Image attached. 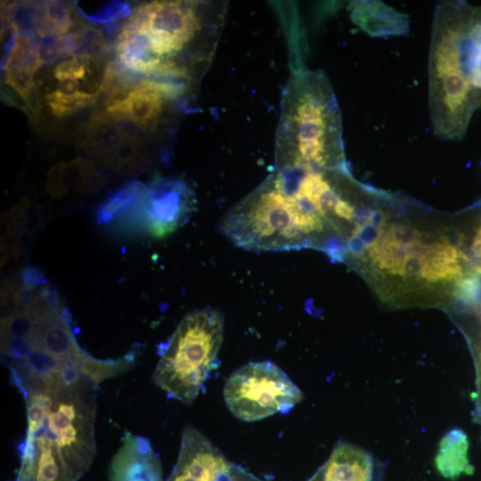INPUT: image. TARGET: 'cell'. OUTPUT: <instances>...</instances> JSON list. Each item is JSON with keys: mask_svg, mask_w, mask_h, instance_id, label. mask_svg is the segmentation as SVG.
Listing matches in <instances>:
<instances>
[{"mask_svg": "<svg viewBox=\"0 0 481 481\" xmlns=\"http://www.w3.org/2000/svg\"><path fill=\"white\" fill-rule=\"evenodd\" d=\"M470 11L462 2L440 1L433 12L428 102L432 132L443 140L461 139L476 109L463 54Z\"/></svg>", "mask_w": 481, "mask_h": 481, "instance_id": "cell-4", "label": "cell"}, {"mask_svg": "<svg viewBox=\"0 0 481 481\" xmlns=\"http://www.w3.org/2000/svg\"><path fill=\"white\" fill-rule=\"evenodd\" d=\"M96 95L81 90L66 94L56 89L47 94L45 99L53 114L63 118L88 105Z\"/></svg>", "mask_w": 481, "mask_h": 481, "instance_id": "cell-24", "label": "cell"}, {"mask_svg": "<svg viewBox=\"0 0 481 481\" xmlns=\"http://www.w3.org/2000/svg\"><path fill=\"white\" fill-rule=\"evenodd\" d=\"M59 37L48 36L37 42V60L39 68L48 65L61 58Z\"/></svg>", "mask_w": 481, "mask_h": 481, "instance_id": "cell-30", "label": "cell"}, {"mask_svg": "<svg viewBox=\"0 0 481 481\" xmlns=\"http://www.w3.org/2000/svg\"><path fill=\"white\" fill-rule=\"evenodd\" d=\"M463 54L477 109L481 107V7L470 11L463 38Z\"/></svg>", "mask_w": 481, "mask_h": 481, "instance_id": "cell-19", "label": "cell"}, {"mask_svg": "<svg viewBox=\"0 0 481 481\" xmlns=\"http://www.w3.org/2000/svg\"><path fill=\"white\" fill-rule=\"evenodd\" d=\"M383 228H378L370 223L355 226L352 234H355L362 239L367 249L375 245L384 234Z\"/></svg>", "mask_w": 481, "mask_h": 481, "instance_id": "cell-33", "label": "cell"}, {"mask_svg": "<svg viewBox=\"0 0 481 481\" xmlns=\"http://www.w3.org/2000/svg\"><path fill=\"white\" fill-rule=\"evenodd\" d=\"M91 61L78 56L61 61L54 68L53 75L61 82L83 78Z\"/></svg>", "mask_w": 481, "mask_h": 481, "instance_id": "cell-29", "label": "cell"}, {"mask_svg": "<svg viewBox=\"0 0 481 481\" xmlns=\"http://www.w3.org/2000/svg\"><path fill=\"white\" fill-rule=\"evenodd\" d=\"M224 316L213 308L186 314L162 350L152 380L170 397L191 405L217 364Z\"/></svg>", "mask_w": 481, "mask_h": 481, "instance_id": "cell-5", "label": "cell"}, {"mask_svg": "<svg viewBox=\"0 0 481 481\" xmlns=\"http://www.w3.org/2000/svg\"><path fill=\"white\" fill-rule=\"evenodd\" d=\"M146 184L131 181L120 187L96 211L100 224L143 229Z\"/></svg>", "mask_w": 481, "mask_h": 481, "instance_id": "cell-13", "label": "cell"}, {"mask_svg": "<svg viewBox=\"0 0 481 481\" xmlns=\"http://www.w3.org/2000/svg\"><path fill=\"white\" fill-rule=\"evenodd\" d=\"M455 294L462 298L469 306L481 307V273H475L457 281Z\"/></svg>", "mask_w": 481, "mask_h": 481, "instance_id": "cell-28", "label": "cell"}, {"mask_svg": "<svg viewBox=\"0 0 481 481\" xmlns=\"http://www.w3.org/2000/svg\"><path fill=\"white\" fill-rule=\"evenodd\" d=\"M4 6L5 27L16 29L19 34L34 35L37 32L43 2L21 1Z\"/></svg>", "mask_w": 481, "mask_h": 481, "instance_id": "cell-21", "label": "cell"}, {"mask_svg": "<svg viewBox=\"0 0 481 481\" xmlns=\"http://www.w3.org/2000/svg\"><path fill=\"white\" fill-rule=\"evenodd\" d=\"M436 242L438 240L435 232L431 231H420L418 232L415 244L421 249H428Z\"/></svg>", "mask_w": 481, "mask_h": 481, "instance_id": "cell-35", "label": "cell"}, {"mask_svg": "<svg viewBox=\"0 0 481 481\" xmlns=\"http://www.w3.org/2000/svg\"><path fill=\"white\" fill-rule=\"evenodd\" d=\"M20 277L25 288L22 306L1 323L2 360L16 386L71 370L83 371L102 382L132 367L135 358L131 353L102 360L78 346L66 307L39 270L28 268Z\"/></svg>", "mask_w": 481, "mask_h": 481, "instance_id": "cell-1", "label": "cell"}, {"mask_svg": "<svg viewBox=\"0 0 481 481\" xmlns=\"http://www.w3.org/2000/svg\"><path fill=\"white\" fill-rule=\"evenodd\" d=\"M223 394L232 414L247 422L286 413L303 399L298 387L270 361L249 363L235 370Z\"/></svg>", "mask_w": 481, "mask_h": 481, "instance_id": "cell-7", "label": "cell"}, {"mask_svg": "<svg viewBox=\"0 0 481 481\" xmlns=\"http://www.w3.org/2000/svg\"><path fill=\"white\" fill-rule=\"evenodd\" d=\"M170 86L168 82L146 77L124 97L108 100L105 110L145 126L159 117L164 102L170 101Z\"/></svg>", "mask_w": 481, "mask_h": 481, "instance_id": "cell-12", "label": "cell"}, {"mask_svg": "<svg viewBox=\"0 0 481 481\" xmlns=\"http://www.w3.org/2000/svg\"><path fill=\"white\" fill-rule=\"evenodd\" d=\"M276 138V170L347 168L340 110L323 72L302 71L291 77Z\"/></svg>", "mask_w": 481, "mask_h": 481, "instance_id": "cell-2", "label": "cell"}, {"mask_svg": "<svg viewBox=\"0 0 481 481\" xmlns=\"http://www.w3.org/2000/svg\"><path fill=\"white\" fill-rule=\"evenodd\" d=\"M102 183V178L94 164L77 157L68 163H57L50 168L46 192L54 198H61L69 192L89 193Z\"/></svg>", "mask_w": 481, "mask_h": 481, "instance_id": "cell-14", "label": "cell"}, {"mask_svg": "<svg viewBox=\"0 0 481 481\" xmlns=\"http://www.w3.org/2000/svg\"><path fill=\"white\" fill-rule=\"evenodd\" d=\"M78 10L90 21L95 23L113 22L117 20L131 16V6L126 2L112 1L93 14H86L80 8Z\"/></svg>", "mask_w": 481, "mask_h": 481, "instance_id": "cell-27", "label": "cell"}, {"mask_svg": "<svg viewBox=\"0 0 481 481\" xmlns=\"http://www.w3.org/2000/svg\"><path fill=\"white\" fill-rule=\"evenodd\" d=\"M149 37L154 53L173 57L201 29L193 5L183 1H154L137 6L126 23Z\"/></svg>", "mask_w": 481, "mask_h": 481, "instance_id": "cell-8", "label": "cell"}, {"mask_svg": "<svg viewBox=\"0 0 481 481\" xmlns=\"http://www.w3.org/2000/svg\"><path fill=\"white\" fill-rule=\"evenodd\" d=\"M115 49L119 63L146 77L164 61L154 53L147 35L126 23L117 37Z\"/></svg>", "mask_w": 481, "mask_h": 481, "instance_id": "cell-15", "label": "cell"}, {"mask_svg": "<svg viewBox=\"0 0 481 481\" xmlns=\"http://www.w3.org/2000/svg\"><path fill=\"white\" fill-rule=\"evenodd\" d=\"M57 90L66 94H73L79 91V84L76 80L60 82Z\"/></svg>", "mask_w": 481, "mask_h": 481, "instance_id": "cell-37", "label": "cell"}, {"mask_svg": "<svg viewBox=\"0 0 481 481\" xmlns=\"http://www.w3.org/2000/svg\"><path fill=\"white\" fill-rule=\"evenodd\" d=\"M121 118L106 110L93 113L77 131V143L101 160L113 150L123 134Z\"/></svg>", "mask_w": 481, "mask_h": 481, "instance_id": "cell-16", "label": "cell"}, {"mask_svg": "<svg viewBox=\"0 0 481 481\" xmlns=\"http://www.w3.org/2000/svg\"><path fill=\"white\" fill-rule=\"evenodd\" d=\"M5 83L29 106L35 88L33 74L27 69L5 71Z\"/></svg>", "mask_w": 481, "mask_h": 481, "instance_id": "cell-26", "label": "cell"}, {"mask_svg": "<svg viewBox=\"0 0 481 481\" xmlns=\"http://www.w3.org/2000/svg\"><path fill=\"white\" fill-rule=\"evenodd\" d=\"M29 203L22 199L1 217V266L18 257L22 249V234L28 220Z\"/></svg>", "mask_w": 481, "mask_h": 481, "instance_id": "cell-20", "label": "cell"}, {"mask_svg": "<svg viewBox=\"0 0 481 481\" xmlns=\"http://www.w3.org/2000/svg\"><path fill=\"white\" fill-rule=\"evenodd\" d=\"M386 219V215L381 209H373L369 223L378 228H383Z\"/></svg>", "mask_w": 481, "mask_h": 481, "instance_id": "cell-38", "label": "cell"}, {"mask_svg": "<svg viewBox=\"0 0 481 481\" xmlns=\"http://www.w3.org/2000/svg\"><path fill=\"white\" fill-rule=\"evenodd\" d=\"M39 69L35 35L19 34L3 69H27L34 74Z\"/></svg>", "mask_w": 481, "mask_h": 481, "instance_id": "cell-23", "label": "cell"}, {"mask_svg": "<svg viewBox=\"0 0 481 481\" xmlns=\"http://www.w3.org/2000/svg\"><path fill=\"white\" fill-rule=\"evenodd\" d=\"M468 448V437L461 429L453 428L443 436L435 459L436 469L443 477L454 479L463 472L473 471L467 457Z\"/></svg>", "mask_w": 481, "mask_h": 481, "instance_id": "cell-18", "label": "cell"}, {"mask_svg": "<svg viewBox=\"0 0 481 481\" xmlns=\"http://www.w3.org/2000/svg\"><path fill=\"white\" fill-rule=\"evenodd\" d=\"M1 323L12 319L20 310L25 298V288L20 275L1 281Z\"/></svg>", "mask_w": 481, "mask_h": 481, "instance_id": "cell-25", "label": "cell"}, {"mask_svg": "<svg viewBox=\"0 0 481 481\" xmlns=\"http://www.w3.org/2000/svg\"><path fill=\"white\" fill-rule=\"evenodd\" d=\"M195 206V193L182 177L154 176L146 184L143 230L163 238L183 225Z\"/></svg>", "mask_w": 481, "mask_h": 481, "instance_id": "cell-9", "label": "cell"}, {"mask_svg": "<svg viewBox=\"0 0 481 481\" xmlns=\"http://www.w3.org/2000/svg\"><path fill=\"white\" fill-rule=\"evenodd\" d=\"M470 257H465L470 260L477 273L481 271V226L477 230L470 246Z\"/></svg>", "mask_w": 481, "mask_h": 481, "instance_id": "cell-34", "label": "cell"}, {"mask_svg": "<svg viewBox=\"0 0 481 481\" xmlns=\"http://www.w3.org/2000/svg\"><path fill=\"white\" fill-rule=\"evenodd\" d=\"M240 468L196 428H183L175 465L167 481H238Z\"/></svg>", "mask_w": 481, "mask_h": 481, "instance_id": "cell-10", "label": "cell"}, {"mask_svg": "<svg viewBox=\"0 0 481 481\" xmlns=\"http://www.w3.org/2000/svg\"><path fill=\"white\" fill-rule=\"evenodd\" d=\"M110 481H164L161 462L150 441L126 431L113 456Z\"/></svg>", "mask_w": 481, "mask_h": 481, "instance_id": "cell-11", "label": "cell"}, {"mask_svg": "<svg viewBox=\"0 0 481 481\" xmlns=\"http://www.w3.org/2000/svg\"><path fill=\"white\" fill-rule=\"evenodd\" d=\"M348 254L359 256L367 249L365 243L360 237L355 234H351L346 240Z\"/></svg>", "mask_w": 481, "mask_h": 481, "instance_id": "cell-36", "label": "cell"}, {"mask_svg": "<svg viewBox=\"0 0 481 481\" xmlns=\"http://www.w3.org/2000/svg\"><path fill=\"white\" fill-rule=\"evenodd\" d=\"M220 230L236 246L252 251L304 248L275 173L225 214Z\"/></svg>", "mask_w": 481, "mask_h": 481, "instance_id": "cell-6", "label": "cell"}, {"mask_svg": "<svg viewBox=\"0 0 481 481\" xmlns=\"http://www.w3.org/2000/svg\"><path fill=\"white\" fill-rule=\"evenodd\" d=\"M419 231L405 224H393L383 236L387 240L403 246L415 244Z\"/></svg>", "mask_w": 481, "mask_h": 481, "instance_id": "cell-31", "label": "cell"}, {"mask_svg": "<svg viewBox=\"0 0 481 481\" xmlns=\"http://www.w3.org/2000/svg\"><path fill=\"white\" fill-rule=\"evenodd\" d=\"M77 370L54 373L17 387L27 408V435L43 436L58 448L73 479L90 469L95 453L96 387Z\"/></svg>", "mask_w": 481, "mask_h": 481, "instance_id": "cell-3", "label": "cell"}, {"mask_svg": "<svg viewBox=\"0 0 481 481\" xmlns=\"http://www.w3.org/2000/svg\"><path fill=\"white\" fill-rule=\"evenodd\" d=\"M143 77L127 69L118 61H110L105 67L99 93H103L107 101L124 97L144 79Z\"/></svg>", "mask_w": 481, "mask_h": 481, "instance_id": "cell-22", "label": "cell"}, {"mask_svg": "<svg viewBox=\"0 0 481 481\" xmlns=\"http://www.w3.org/2000/svg\"><path fill=\"white\" fill-rule=\"evenodd\" d=\"M422 257L419 253L418 247L414 245L412 251L409 252L403 263V275L406 278H418L421 275Z\"/></svg>", "mask_w": 481, "mask_h": 481, "instance_id": "cell-32", "label": "cell"}, {"mask_svg": "<svg viewBox=\"0 0 481 481\" xmlns=\"http://www.w3.org/2000/svg\"><path fill=\"white\" fill-rule=\"evenodd\" d=\"M101 161L122 175H136L144 171L150 162L142 141L129 132H123L113 150Z\"/></svg>", "mask_w": 481, "mask_h": 481, "instance_id": "cell-17", "label": "cell"}]
</instances>
